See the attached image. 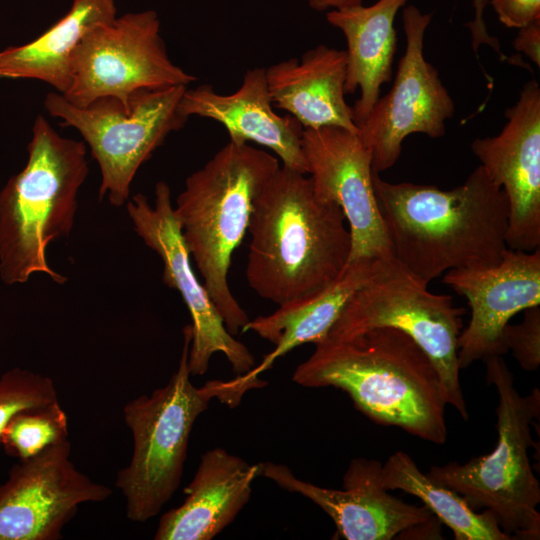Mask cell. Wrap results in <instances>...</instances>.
<instances>
[{"label": "cell", "instance_id": "cell-11", "mask_svg": "<svg viewBox=\"0 0 540 540\" xmlns=\"http://www.w3.org/2000/svg\"><path fill=\"white\" fill-rule=\"evenodd\" d=\"M431 17L413 5L403 10L406 48L394 83L357 125L358 136L371 152L372 169L378 173L398 161L407 136H444L446 121L455 113V103L438 70L424 57V36Z\"/></svg>", "mask_w": 540, "mask_h": 540}, {"label": "cell", "instance_id": "cell-6", "mask_svg": "<svg viewBox=\"0 0 540 540\" xmlns=\"http://www.w3.org/2000/svg\"><path fill=\"white\" fill-rule=\"evenodd\" d=\"M27 152L24 168L0 191V278L15 285L43 273L64 284L68 278L49 266L47 248L72 231L89 172L86 147L38 115Z\"/></svg>", "mask_w": 540, "mask_h": 540}, {"label": "cell", "instance_id": "cell-27", "mask_svg": "<svg viewBox=\"0 0 540 540\" xmlns=\"http://www.w3.org/2000/svg\"><path fill=\"white\" fill-rule=\"evenodd\" d=\"M504 341L508 351L526 371H534L540 365V307L524 310L519 324H507Z\"/></svg>", "mask_w": 540, "mask_h": 540}, {"label": "cell", "instance_id": "cell-17", "mask_svg": "<svg viewBox=\"0 0 540 540\" xmlns=\"http://www.w3.org/2000/svg\"><path fill=\"white\" fill-rule=\"evenodd\" d=\"M443 282L466 298L471 318L458 337L460 370L508 352L504 329L520 311L540 305V248H507L491 266L452 269Z\"/></svg>", "mask_w": 540, "mask_h": 540}, {"label": "cell", "instance_id": "cell-18", "mask_svg": "<svg viewBox=\"0 0 540 540\" xmlns=\"http://www.w3.org/2000/svg\"><path fill=\"white\" fill-rule=\"evenodd\" d=\"M180 109L187 118L199 116L219 122L229 141L264 146L281 159L282 166L308 174L301 143L304 128L293 116L274 111L265 68L248 69L232 94H219L209 84L186 88Z\"/></svg>", "mask_w": 540, "mask_h": 540}, {"label": "cell", "instance_id": "cell-28", "mask_svg": "<svg viewBox=\"0 0 540 540\" xmlns=\"http://www.w3.org/2000/svg\"><path fill=\"white\" fill-rule=\"evenodd\" d=\"M499 21L508 28H521L540 19V0H490Z\"/></svg>", "mask_w": 540, "mask_h": 540}, {"label": "cell", "instance_id": "cell-13", "mask_svg": "<svg viewBox=\"0 0 540 540\" xmlns=\"http://www.w3.org/2000/svg\"><path fill=\"white\" fill-rule=\"evenodd\" d=\"M260 476L298 493L319 506L346 540L438 539L440 521L426 506L406 503L381 484L379 461L355 458L344 476L343 489L325 488L296 477L280 463L262 462Z\"/></svg>", "mask_w": 540, "mask_h": 540}, {"label": "cell", "instance_id": "cell-7", "mask_svg": "<svg viewBox=\"0 0 540 540\" xmlns=\"http://www.w3.org/2000/svg\"><path fill=\"white\" fill-rule=\"evenodd\" d=\"M486 380L498 393V440L494 449L466 463L433 465L426 473L434 482L461 495L473 510L490 511L512 539L540 538V484L529 460L535 446L531 426L540 415V391L521 395L500 355L483 359Z\"/></svg>", "mask_w": 540, "mask_h": 540}, {"label": "cell", "instance_id": "cell-10", "mask_svg": "<svg viewBox=\"0 0 540 540\" xmlns=\"http://www.w3.org/2000/svg\"><path fill=\"white\" fill-rule=\"evenodd\" d=\"M71 79L62 95L77 107L106 96L128 104L137 90L196 81L169 58L154 10L130 12L89 30L72 53Z\"/></svg>", "mask_w": 540, "mask_h": 540}, {"label": "cell", "instance_id": "cell-26", "mask_svg": "<svg viewBox=\"0 0 540 540\" xmlns=\"http://www.w3.org/2000/svg\"><path fill=\"white\" fill-rule=\"evenodd\" d=\"M58 400L52 378L15 367L0 376V445L2 435L20 411Z\"/></svg>", "mask_w": 540, "mask_h": 540}, {"label": "cell", "instance_id": "cell-4", "mask_svg": "<svg viewBox=\"0 0 540 540\" xmlns=\"http://www.w3.org/2000/svg\"><path fill=\"white\" fill-rule=\"evenodd\" d=\"M192 337L190 323L183 328L178 368L168 383L123 408L133 452L128 465L117 472L115 486L125 498L126 516L133 522L143 523L158 515L178 489L194 423L211 400L236 406L247 391L267 383L237 375L195 386L188 368Z\"/></svg>", "mask_w": 540, "mask_h": 540}, {"label": "cell", "instance_id": "cell-15", "mask_svg": "<svg viewBox=\"0 0 540 540\" xmlns=\"http://www.w3.org/2000/svg\"><path fill=\"white\" fill-rule=\"evenodd\" d=\"M301 143L315 196L338 205L348 222V264L393 257L374 192L371 152L358 133L340 127L304 129Z\"/></svg>", "mask_w": 540, "mask_h": 540}, {"label": "cell", "instance_id": "cell-24", "mask_svg": "<svg viewBox=\"0 0 540 540\" xmlns=\"http://www.w3.org/2000/svg\"><path fill=\"white\" fill-rule=\"evenodd\" d=\"M381 484L386 490H402L420 499L452 530L456 540H513L490 511L477 513L461 495L424 474L403 451L393 453L382 464Z\"/></svg>", "mask_w": 540, "mask_h": 540}, {"label": "cell", "instance_id": "cell-22", "mask_svg": "<svg viewBox=\"0 0 540 540\" xmlns=\"http://www.w3.org/2000/svg\"><path fill=\"white\" fill-rule=\"evenodd\" d=\"M373 261L349 263L343 273L322 290L279 305L270 315L249 320L241 332L256 333L271 342L274 349L243 375L257 379L292 349L324 340L350 297L368 279Z\"/></svg>", "mask_w": 540, "mask_h": 540}, {"label": "cell", "instance_id": "cell-19", "mask_svg": "<svg viewBox=\"0 0 540 540\" xmlns=\"http://www.w3.org/2000/svg\"><path fill=\"white\" fill-rule=\"evenodd\" d=\"M260 465L251 464L223 448L201 456L183 503L165 512L155 540H210L230 525L252 493Z\"/></svg>", "mask_w": 540, "mask_h": 540}, {"label": "cell", "instance_id": "cell-20", "mask_svg": "<svg viewBox=\"0 0 540 540\" xmlns=\"http://www.w3.org/2000/svg\"><path fill=\"white\" fill-rule=\"evenodd\" d=\"M346 50L319 44L301 59L290 58L265 68L273 105L293 116L304 129L358 128L345 100Z\"/></svg>", "mask_w": 540, "mask_h": 540}, {"label": "cell", "instance_id": "cell-21", "mask_svg": "<svg viewBox=\"0 0 540 540\" xmlns=\"http://www.w3.org/2000/svg\"><path fill=\"white\" fill-rule=\"evenodd\" d=\"M407 0H378L361 5L332 9L326 19L342 31L347 42L345 94L360 89L352 107L356 126L370 113L380 98V88L392 77L397 48L394 20Z\"/></svg>", "mask_w": 540, "mask_h": 540}, {"label": "cell", "instance_id": "cell-14", "mask_svg": "<svg viewBox=\"0 0 540 540\" xmlns=\"http://www.w3.org/2000/svg\"><path fill=\"white\" fill-rule=\"evenodd\" d=\"M69 439L18 460L0 484V540H59L79 507L112 489L76 468Z\"/></svg>", "mask_w": 540, "mask_h": 540}, {"label": "cell", "instance_id": "cell-29", "mask_svg": "<svg viewBox=\"0 0 540 540\" xmlns=\"http://www.w3.org/2000/svg\"><path fill=\"white\" fill-rule=\"evenodd\" d=\"M513 47L540 67V19L519 28Z\"/></svg>", "mask_w": 540, "mask_h": 540}, {"label": "cell", "instance_id": "cell-23", "mask_svg": "<svg viewBox=\"0 0 540 540\" xmlns=\"http://www.w3.org/2000/svg\"><path fill=\"white\" fill-rule=\"evenodd\" d=\"M115 0H73L68 13L35 40L0 51V79H35L64 94L71 56L83 36L116 18Z\"/></svg>", "mask_w": 540, "mask_h": 540}, {"label": "cell", "instance_id": "cell-31", "mask_svg": "<svg viewBox=\"0 0 540 540\" xmlns=\"http://www.w3.org/2000/svg\"><path fill=\"white\" fill-rule=\"evenodd\" d=\"M363 0H308L310 8L316 11H326L342 7L361 5Z\"/></svg>", "mask_w": 540, "mask_h": 540}, {"label": "cell", "instance_id": "cell-30", "mask_svg": "<svg viewBox=\"0 0 540 540\" xmlns=\"http://www.w3.org/2000/svg\"><path fill=\"white\" fill-rule=\"evenodd\" d=\"M473 7L475 10V16L473 21L466 24L469 27L472 34V46L474 53L478 51V47L481 44H487L495 51L499 49V41L497 38L490 36L487 32L486 25L484 23L483 11L488 3V0H473Z\"/></svg>", "mask_w": 540, "mask_h": 540}, {"label": "cell", "instance_id": "cell-5", "mask_svg": "<svg viewBox=\"0 0 540 540\" xmlns=\"http://www.w3.org/2000/svg\"><path fill=\"white\" fill-rule=\"evenodd\" d=\"M279 167L268 152L229 141L187 177L176 199L174 211L186 248L233 336L250 319L229 287L232 255L248 231L257 194Z\"/></svg>", "mask_w": 540, "mask_h": 540}, {"label": "cell", "instance_id": "cell-12", "mask_svg": "<svg viewBox=\"0 0 540 540\" xmlns=\"http://www.w3.org/2000/svg\"><path fill=\"white\" fill-rule=\"evenodd\" d=\"M126 209L137 235L161 258L163 283L179 292L189 310L193 329L188 353L191 376L204 375L215 353L224 354L237 375L249 372L255 366L254 356L227 330L191 267L169 185L164 181L156 184L153 205L144 194L137 193L127 201Z\"/></svg>", "mask_w": 540, "mask_h": 540}, {"label": "cell", "instance_id": "cell-25", "mask_svg": "<svg viewBox=\"0 0 540 540\" xmlns=\"http://www.w3.org/2000/svg\"><path fill=\"white\" fill-rule=\"evenodd\" d=\"M67 439L68 418L56 400L17 413L7 425L1 445L7 455L26 460Z\"/></svg>", "mask_w": 540, "mask_h": 540}, {"label": "cell", "instance_id": "cell-2", "mask_svg": "<svg viewBox=\"0 0 540 540\" xmlns=\"http://www.w3.org/2000/svg\"><path fill=\"white\" fill-rule=\"evenodd\" d=\"M293 381L344 390L372 421L396 426L422 440L443 444L447 398L424 350L406 333L378 327L344 339L315 343Z\"/></svg>", "mask_w": 540, "mask_h": 540}, {"label": "cell", "instance_id": "cell-3", "mask_svg": "<svg viewBox=\"0 0 540 540\" xmlns=\"http://www.w3.org/2000/svg\"><path fill=\"white\" fill-rule=\"evenodd\" d=\"M345 222L338 205L315 196L310 177L280 166L253 203L250 288L282 305L327 287L348 265L351 236Z\"/></svg>", "mask_w": 540, "mask_h": 540}, {"label": "cell", "instance_id": "cell-9", "mask_svg": "<svg viewBox=\"0 0 540 540\" xmlns=\"http://www.w3.org/2000/svg\"><path fill=\"white\" fill-rule=\"evenodd\" d=\"M187 86L141 89L128 104L116 97H100L77 107L58 92L44 99L48 114L60 118L62 127L79 131L96 160L101 183L98 197L114 207L126 205L138 171L167 136L181 129L187 117L180 109Z\"/></svg>", "mask_w": 540, "mask_h": 540}, {"label": "cell", "instance_id": "cell-8", "mask_svg": "<svg viewBox=\"0 0 540 540\" xmlns=\"http://www.w3.org/2000/svg\"><path fill=\"white\" fill-rule=\"evenodd\" d=\"M394 257L376 259L368 279L354 292L327 339H344L378 327L408 334L428 355L445 389L447 404L468 419L459 379L458 337L465 309L435 294Z\"/></svg>", "mask_w": 540, "mask_h": 540}, {"label": "cell", "instance_id": "cell-1", "mask_svg": "<svg viewBox=\"0 0 540 540\" xmlns=\"http://www.w3.org/2000/svg\"><path fill=\"white\" fill-rule=\"evenodd\" d=\"M393 257L427 284L462 268L497 264L508 248V200L482 166L461 185L391 183L372 172Z\"/></svg>", "mask_w": 540, "mask_h": 540}, {"label": "cell", "instance_id": "cell-16", "mask_svg": "<svg viewBox=\"0 0 540 540\" xmlns=\"http://www.w3.org/2000/svg\"><path fill=\"white\" fill-rule=\"evenodd\" d=\"M505 117L500 133L474 139L471 151L507 197V247L531 252L540 248V87L536 80L524 84Z\"/></svg>", "mask_w": 540, "mask_h": 540}]
</instances>
